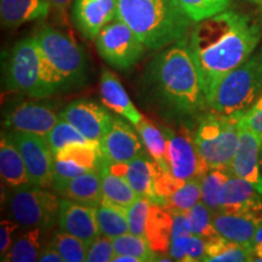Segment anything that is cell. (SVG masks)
Instances as JSON below:
<instances>
[{
	"mask_svg": "<svg viewBox=\"0 0 262 262\" xmlns=\"http://www.w3.org/2000/svg\"><path fill=\"white\" fill-rule=\"evenodd\" d=\"M256 242H262V222L260 224V226H258L256 234H255V242H254V243H256Z\"/></svg>",
	"mask_w": 262,
	"mask_h": 262,
	"instance_id": "51",
	"label": "cell"
},
{
	"mask_svg": "<svg viewBox=\"0 0 262 262\" xmlns=\"http://www.w3.org/2000/svg\"><path fill=\"white\" fill-rule=\"evenodd\" d=\"M247 2L250 3V4H253L256 6L258 14H260V17H261V21H262V0H247Z\"/></svg>",
	"mask_w": 262,
	"mask_h": 262,
	"instance_id": "50",
	"label": "cell"
},
{
	"mask_svg": "<svg viewBox=\"0 0 262 262\" xmlns=\"http://www.w3.org/2000/svg\"><path fill=\"white\" fill-rule=\"evenodd\" d=\"M101 187L104 201L112 202L124 208H129L134 202L139 198L137 193L134 191L127 180L123 176L116 175L108 169L106 160L103 159L100 169Z\"/></svg>",
	"mask_w": 262,
	"mask_h": 262,
	"instance_id": "27",
	"label": "cell"
},
{
	"mask_svg": "<svg viewBox=\"0 0 262 262\" xmlns=\"http://www.w3.org/2000/svg\"><path fill=\"white\" fill-rule=\"evenodd\" d=\"M73 0H50L51 6L60 12H64Z\"/></svg>",
	"mask_w": 262,
	"mask_h": 262,
	"instance_id": "47",
	"label": "cell"
},
{
	"mask_svg": "<svg viewBox=\"0 0 262 262\" xmlns=\"http://www.w3.org/2000/svg\"><path fill=\"white\" fill-rule=\"evenodd\" d=\"M19 226L21 225L18 222L15 220L11 221L9 219H5L0 224V256L2 258L8 254L12 243H14V234L17 232Z\"/></svg>",
	"mask_w": 262,
	"mask_h": 262,
	"instance_id": "43",
	"label": "cell"
},
{
	"mask_svg": "<svg viewBox=\"0 0 262 262\" xmlns=\"http://www.w3.org/2000/svg\"><path fill=\"white\" fill-rule=\"evenodd\" d=\"M117 0H74L72 16L81 35L95 40L98 33L117 17Z\"/></svg>",
	"mask_w": 262,
	"mask_h": 262,
	"instance_id": "17",
	"label": "cell"
},
{
	"mask_svg": "<svg viewBox=\"0 0 262 262\" xmlns=\"http://www.w3.org/2000/svg\"><path fill=\"white\" fill-rule=\"evenodd\" d=\"M202 201V187L201 180H191L185 182L165 202V208L170 211H181L185 212L189 210L192 206Z\"/></svg>",
	"mask_w": 262,
	"mask_h": 262,
	"instance_id": "38",
	"label": "cell"
},
{
	"mask_svg": "<svg viewBox=\"0 0 262 262\" xmlns=\"http://www.w3.org/2000/svg\"><path fill=\"white\" fill-rule=\"evenodd\" d=\"M40 262H64V258L62 257V255L51 245H49L48 248H45L41 251L39 260Z\"/></svg>",
	"mask_w": 262,
	"mask_h": 262,
	"instance_id": "46",
	"label": "cell"
},
{
	"mask_svg": "<svg viewBox=\"0 0 262 262\" xmlns=\"http://www.w3.org/2000/svg\"><path fill=\"white\" fill-rule=\"evenodd\" d=\"M162 130L166 139V162L171 175L182 181L202 180L210 168L199 155L193 133L187 129L178 133L166 126H162Z\"/></svg>",
	"mask_w": 262,
	"mask_h": 262,
	"instance_id": "10",
	"label": "cell"
},
{
	"mask_svg": "<svg viewBox=\"0 0 262 262\" xmlns=\"http://www.w3.org/2000/svg\"><path fill=\"white\" fill-rule=\"evenodd\" d=\"M54 189L62 198L93 208H97L103 201L100 170L85 172Z\"/></svg>",
	"mask_w": 262,
	"mask_h": 262,
	"instance_id": "25",
	"label": "cell"
},
{
	"mask_svg": "<svg viewBox=\"0 0 262 262\" xmlns=\"http://www.w3.org/2000/svg\"><path fill=\"white\" fill-rule=\"evenodd\" d=\"M239 125L251 130L262 139V94L253 107L241 117Z\"/></svg>",
	"mask_w": 262,
	"mask_h": 262,
	"instance_id": "42",
	"label": "cell"
},
{
	"mask_svg": "<svg viewBox=\"0 0 262 262\" xmlns=\"http://www.w3.org/2000/svg\"><path fill=\"white\" fill-rule=\"evenodd\" d=\"M262 216V194L247 180L231 175L220 193V210Z\"/></svg>",
	"mask_w": 262,
	"mask_h": 262,
	"instance_id": "19",
	"label": "cell"
},
{
	"mask_svg": "<svg viewBox=\"0 0 262 262\" xmlns=\"http://www.w3.org/2000/svg\"><path fill=\"white\" fill-rule=\"evenodd\" d=\"M50 245L62 255L64 262H84L86 260L89 244L75 235L60 231L54 235Z\"/></svg>",
	"mask_w": 262,
	"mask_h": 262,
	"instance_id": "36",
	"label": "cell"
},
{
	"mask_svg": "<svg viewBox=\"0 0 262 262\" xmlns=\"http://www.w3.org/2000/svg\"><path fill=\"white\" fill-rule=\"evenodd\" d=\"M45 140L48 141L49 146L52 152L57 153L61 149H63L66 146L73 145V143H83V145H95L86 140L75 127L60 117L56 125H55L48 134ZM98 146V145H96Z\"/></svg>",
	"mask_w": 262,
	"mask_h": 262,
	"instance_id": "35",
	"label": "cell"
},
{
	"mask_svg": "<svg viewBox=\"0 0 262 262\" xmlns=\"http://www.w3.org/2000/svg\"><path fill=\"white\" fill-rule=\"evenodd\" d=\"M0 175L11 189L32 186L25 160L8 133H3L0 140Z\"/></svg>",
	"mask_w": 262,
	"mask_h": 262,
	"instance_id": "24",
	"label": "cell"
},
{
	"mask_svg": "<svg viewBox=\"0 0 262 262\" xmlns=\"http://www.w3.org/2000/svg\"><path fill=\"white\" fill-rule=\"evenodd\" d=\"M112 241L116 254L131 255V256L139 257L142 262L158 261V255L153 251L148 239L143 235H137L129 232V233L118 235Z\"/></svg>",
	"mask_w": 262,
	"mask_h": 262,
	"instance_id": "33",
	"label": "cell"
},
{
	"mask_svg": "<svg viewBox=\"0 0 262 262\" xmlns=\"http://www.w3.org/2000/svg\"><path fill=\"white\" fill-rule=\"evenodd\" d=\"M116 250L112 238L100 234L88 247L86 262H112Z\"/></svg>",
	"mask_w": 262,
	"mask_h": 262,
	"instance_id": "41",
	"label": "cell"
},
{
	"mask_svg": "<svg viewBox=\"0 0 262 262\" xmlns=\"http://www.w3.org/2000/svg\"><path fill=\"white\" fill-rule=\"evenodd\" d=\"M262 222V216L256 214H229L215 212L214 227L219 235L235 243L253 248L255 234Z\"/></svg>",
	"mask_w": 262,
	"mask_h": 262,
	"instance_id": "21",
	"label": "cell"
},
{
	"mask_svg": "<svg viewBox=\"0 0 262 262\" xmlns=\"http://www.w3.org/2000/svg\"><path fill=\"white\" fill-rule=\"evenodd\" d=\"M185 182L182 180L176 179L175 176L171 175V172L166 171L160 168L158 164L156 163L155 169V188L158 198L162 202V205H165V202L181 187Z\"/></svg>",
	"mask_w": 262,
	"mask_h": 262,
	"instance_id": "40",
	"label": "cell"
},
{
	"mask_svg": "<svg viewBox=\"0 0 262 262\" xmlns=\"http://www.w3.org/2000/svg\"><path fill=\"white\" fill-rule=\"evenodd\" d=\"M54 188L89 171H98L103 162L100 146L73 143L55 153Z\"/></svg>",
	"mask_w": 262,
	"mask_h": 262,
	"instance_id": "12",
	"label": "cell"
},
{
	"mask_svg": "<svg viewBox=\"0 0 262 262\" xmlns=\"http://www.w3.org/2000/svg\"><path fill=\"white\" fill-rule=\"evenodd\" d=\"M40 228H28L12 243L8 254L2 258L6 262H34L41 254Z\"/></svg>",
	"mask_w": 262,
	"mask_h": 262,
	"instance_id": "31",
	"label": "cell"
},
{
	"mask_svg": "<svg viewBox=\"0 0 262 262\" xmlns=\"http://www.w3.org/2000/svg\"><path fill=\"white\" fill-rule=\"evenodd\" d=\"M112 262H142L139 257L131 256V255H120L116 254Z\"/></svg>",
	"mask_w": 262,
	"mask_h": 262,
	"instance_id": "48",
	"label": "cell"
},
{
	"mask_svg": "<svg viewBox=\"0 0 262 262\" xmlns=\"http://www.w3.org/2000/svg\"><path fill=\"white\" fill-rule=\"evenodd\" d=\"M51 8L50 0H0V19L3 27L17 28L45 19Z\"/></svg>",
	"mask_w": 262,
	"mask_h": 262,
	"instance_id": "23",
	"label": "cell"
},
{
	"mask_svg": "<svg viewBox=\"0 0 262 262\" xmlns=\"http://www.w3.org/2000/svg\"><path fill=\"white\" fill-rule=\"evenodd\" d=\"M100 94L104 106L116 112L118 116L123 117L134 126L139 125L143 119V116L137 111L120 80L111 71L104 70L102 72L100 79Z\"/></svg>",
	"mask_w": 262,
	"mask_h": 262,
	"instance_id": "22",
	"label": "cell"
},
{
	"mask_svg": "<svg viewBox=\"0 0 262 262\" xmlns=\"http://www.w3.org/2000/svg\"><path fill=\"white\" fill-rule=\"evenodd\" d=\"M148 156L143 153L129 163H108L107 160L106 163L113 173L127 180L137 195L147 196L156 204L162 205L155 188L156 162H152Z\"/></svg>",
	"mask_w": 262,
	"mask_h": 262,
	"instance_id": "20",
	"label": "cell"
},
{
	"mask_svg": "<svg viewBox=\"0 0 262 262\" xmlns=\"http://www.w3.org/2000/svg\"><path fill=\"white\" fill-rule=\"evenodd\" d=\"M214 215L215 212L202 201L192 206L189 210L185 211L189 231L192 234L199 235L205 241H210L219 235L214 227Z\"/></svg>",
	"mask_w": 262,
	"mask_h": 262,
	"instance_id": "34",
	"label": "cell"
},
{
	"mask_svg": "<svg viewBox=\"0 0 262 262\" xmlns=\"http://www.w3.org/2000/svg\"><path fill=\"white\" fill-rule=\"evenodd\" d=\"M192 234L172 238L170 242L169 256L173 261H188V244Z\"/></svg>",
	"mask_w": 262,
	"mask_h": 262,
	"instance_id": "44",
	"label": "cell"
},
{
	"mask_svg": "<svg viewBox=\"0 0 262 262\" xmlns=\"http://www.w3.org/2000/svg\"><path fill=\"white\" fill-rule=\"evenodd\" d=\"M254 258L253 261H262V242H256L254 243Z\"/></svg>",
	"mask_w": 262,
	"mask_h": 262,
	"instance_id": "49",
	"label": "cell"
},
{
	"mask_svg": "<svg viewBox=\"0 0 262 262\" xmlns=\"http://www.w3.org/2000/svg\"><path fill=\"white\" fill-rule=\"evenodd\" d=\"M135 127L142 140L147 153L153 162L158 164L162 169L169 171L168 162H166V139L162 127L156 126L146 118H143L139 125Z\"/></svg>",
	"mask_w": 262,
	"mask_h": 262,
	"instance_id": "30",
	"label": "cell"
},
{
	"mask_svg": "<svg viewBox=\"0 0 262 262\" xmlns=\"http://www.w3.org/2000/svg\"><path fill=\"white\" fill-rule=\"evenodd\" d=\"M152 204L153 202L149 198L139 195V198L127 208V221L131 233L146 237L147 220Z\"/></svg>",
	"mask_w": 262,
	"mask_h": 262,
	"instance_id": "39",
	"label": "cell"
},
{
	"mask_svg": "<svg viewBox=\"0 0 262 262\" xmlns=\"http://www.w3.org/2000/svg\"><path fill=\"white\" fill-rule=\"evenodd\" d=\"M206 241L199 235L192 234L188 244V261H204Z\"/></svg>",
	"mask_w": 262,
	"mask_h": 262,
	"instance_id": "45",
	"label": "cell"
},
{
	"mask_svg": "<svg viewBox=\"0 0 262 262\" xmlns=\"http://www.w3.org/2000/svg\"><path fill=\"white\" fill-rule=\"evenodd\" d=\"M96 219L101 234L112 239L130 232L127 209L124 206L103 199L96 208Z\"/></svg>",
	"mask_w": 262,
	"mask_h": 262,
	"instance_id": "29",
	"label": "cell"
},
{
	"mask_svg": "<svg viewBox=\"0 0 262 262\" xmlns=\"http://www.w3.org/2000/svg\"><path fill=\"white\" fill-rule=\"evenodd\" d=\"M260 168H261V172H262V147H261V152H260Z\"/></svg>",
	"mask_w": 262,
	"mask_h": 262,
	"instance_id": "52",
	"label": "cell"
},
{
	"mask_svg": "<svg viewBox=\"0 0 262 262\" xmlns=\"http://www.w3.org/2000/svg\"><path fill=\"white\" fill-rule=\"evenodd\" d=\"M8 205L12 219L26 228L50 229L58 222L60 199L45 188L33 185L12 188Z\"/></svg>",
	"mask_w": 262,
	"mask_h": 262,
	"instance_id": "8",
	"label": "cell"
},
{
	"mask_svg": "<svg viewBox=\"0 0 262 262\" xmlns=\"http://www.w3.org/2000/svg\"><path fill=\"white\" fill-rule=\"evenodd\" d=\"M262 39V25L247 12L225 10L196 22L187 45L202 79L206 100L222 78L248 60Z\"/></svg>",
	"mask_w": 262,
	"mask_h": 262,
	"instance_id": "1",
	"label": "cell"
},
{
	"mask_svg": "<svg viewBox=\"0 0 262 262\" xmlns=\"http://www.w3.org/2000/svg\"><path fill=\"white\" fill-rule=\"evenodd\" d=\"M183 12L194 24L225 11L232 0H178Z\"/></svg>",
	"mask_w": 262,
	"mask_h": 262,
	"instance_id": "37",
	"label": "cell"
},
{
	"mask_svg": "<svg viewBox=\"0 0 262 262\" xmlns=\"http://www.w3.org/2000/svg\"><path fill=\"white\" fill-rule=\"evenodd\" d=\"M95 41L98 55L119 71H127L134 67L147 50L139 35L117 17L102 28Z\"/></svg>",
	"mask_w": 262,
	"mask_h": 262,
	"instance_id": "9",
	"label": "cell"
},
{
	"mask_svg": "<svg viewBox=\"0 0 262 262\" xmlns=\"http://www.w3.org/2000/svg\"><path fill=\"white\" fill-rule=\"evenodd\" d=\"M8 134L22 155L32 185L54 188L55 156L45 137L19 131H10Z\"/></svg>",
	"mask_w": 262,
	"mask_h": 262,
	"instance_id": "11",
	"label": "cell"
},
{
	"mask_svg": "<svg viewBox=\"0 0 262 262\" xmlns=\"http://www.w3.org/2000/svg\"><path fill=\"white\" fill-rule=\"evenodd\" d=\"M239 116H226L210 111L198 118L193 133L199 155L209 168H229L237 149Z\"/></svg>",
	"mask_w": 262,
	"mask_h": 262,
	"instance_id": "6",
	"label": "cell"
},
{
	"mask_svg": "<svg viewBox=\"0 0 262 262\" xmlns=\"http://www.w3.org/2000/svg\"><path fill=\"white\" fill-rule=\"evenodd\" d=\"M5 85L33 98L52 96L61 90L60 80L34 35L19 40L12 49L6 63Z\"/></svg>",
	"mask_w": 262,
	"mask_h": 262,
	"instance_id": "4",
	"label": "cell"
},
{
	"mask_svg": "<svg viewBox=\"0 0 262 262\" xmlns=\"http://www.w3.org/2000/svg\"><path fill=\"white\" fill-rule=\"evenodd\" d=\"M261 147V137L247 127L241 126L237 149L228 169L232 175L247 180L262 194V172L260 168Z\"/></svg>",
	"mask_w": 262,
	"mask_h": 262,
	"instance_id": "16",
	"label": "cell"
},
{
	"mask_svg": "<svg viewBox=\"0 0 262 262\" xmlns=\"http://www.w3.org/2000/svg\"><path fill=\"white\" fill-rule=\"evenodd\" d=\"M254 250L247 245L228 241L221 235L206 241V262H245L253 261Z\"/></svg>",
	"mask_w": 262,
	"mask_h": 262,
	"instance_id": "28",
	"label": "cell"
},
{
	"mask_svg": "<svg viewBox=\"0 0 262 262\" xmlns=\"http://www.w3.org/2000/svg\"><path fill=\"white\" fill-rule=\"evenodd\" d=\"M172 212L164 205L153 203L150 206L146 226V238L150 248L158 255H169L170 242L172 235Z\"/></svg>",
	"mask_w": 262,
	"mask_h": 262,
	"instance_id": "26",
	"label": "cell"
},
{
	"mask_svg": "<svg viewBox=\"0 0 262 262\" xmlns=\"http://www.w3.org/2000/svg\"><path fill=\"white\" fill-rule=\"evenodd\" d=\"M57 224L60 231L83 239L88 244L101 234L96 219V208L66 198L60 199Z\"/></svg>",
	"mask_w": 262,
	"mask_h": 262,
	"instance_id": "18",
	"label": "cell"
},
{
	"mask_svg": "<svg viewBox=\"0 0 262 262\" xmlns=\"http://www.w3.org/2000/svg\"><path fill=\"white\" fill-rule=\"evenodd\" d=\"M60 114L54 107L47 103L22 102L6 114L5 125L10 131L33 134L47 137L50 130L56 125Z\"/></svg>",
	"mask_w": 262,
	"mask_h": 262,
	"instance_id": "15",
	"label": "cell"
},
{
	"mask_svg": "<svg viewBox=\"0 0 262 262\" xmlns=\"http://www.w3.org/2000/svg\"><path fill=\"white\" fill-rule=\"evenodd\" d=\"M262 94V47L222 78L209 100L216 113L242 117Z\"/></svg>",
	"mask_w": 262,
	"mask_h": 262,
	"instance_id": "5",
	"label": "cell"
},
{
	"mask_svg": "<svg viewBox=\"0 0 262 262\" xmlns=\"http://www.w3.org/2000/svg\"><path fill=\"white\" fill-rule=\"evenodd\" d=\"M137 134L122 117L118 114L114 116L110 129L100 143L103 159L108 163H129L143 155L145 146Z\"/></svg>",
	"mask_w": 262,
	"mask_h": 262,
	"instance_id": "14",
	"label": "cell"
},
{
	"mask_svg": "<svg viewBox=\"0 0 262 262\" xmlns=\"http://www.w3.org/2000/svg\"><path fill=\"white\" fill-rule=\"evenodd\" d=\"M231 175L228 168H212L201 180L202 202L214 212L220 210V193Z\"/></svg>",
	"mask_w": 262,
	"mask_h": 262,
	"instance_id": "32",
	"label": "cell"
},
{
	"mask_svg": "<svg viewBox=\"0 0 262 262\" xmlns=\"http://www.w3.org/2000/svg\"><path fill=\"white\" fill-rule=\"evenodd\" d=\"M145 84L152 102L172 119L199 118L209 108L187 38L168 45L152 58L145 72Z\"/></svg>",
	"mask_w": 262,
	"mask_h": 262,
	"instance_id": "2",
	"label": "cell"
},
{
	"mask_svg": "<svg viewBox=\"0 0 262 262\" xmlns=\"http://www.w3.org/2000/svg\"><path fill=\"white\" fill-rule=\"evenodd\" d=\"M117 18L139 35L147 49L162 50L188 37L194 22L178 0H117Z\"/></svg>",
	"mask_w": 262,
	"mask_h": 262,
	"instance_id": "3",
	"label": "cell"
},
{
	"mask_svg": "<svg viewBox=\"0 0 262 262\" xmlns=\"http://www.w3.org/2000/svg\"><path fill=\"white\" fill-rule=\"evenodd\" d=\"M60 117L72 124L90 142L100 146L113 122V114L90 100H75L60 113Z\"/></svg>",
	"mask_w": 262,
	"mask_h": 262,
	"instance_id": "13",
	"label": "cell"
},
{
	"mask_svg": "<svg viewBox=\"0 0 262 262\" xmlns=\"http://www.w3.org/2000/svg\"><path fill=\"white\" fill-rule=\"evenodd\" d=\"M34 37L56 73L61 90H70L84 84L86 57L70 35L51 26H42Z\"/></svg>",
	"mask_w": 262,
	"mask_h": 262,
	"instance_id": "7",
	"label": "cell"
}]
</instances>
